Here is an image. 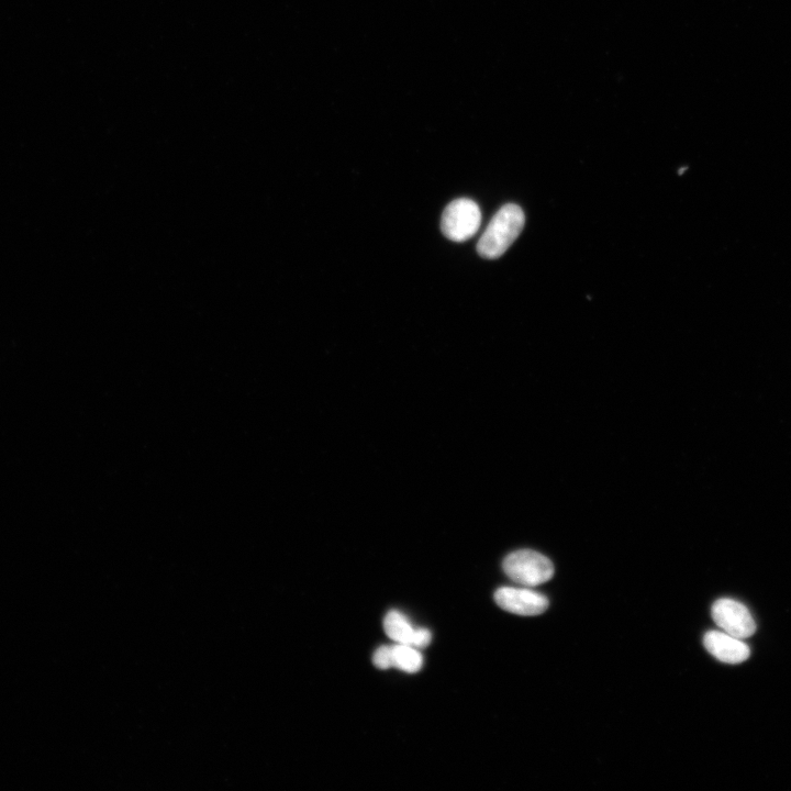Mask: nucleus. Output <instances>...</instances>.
<instances>
[{"label": "nucleus", "instance_id": "obj_10", "mask_svg": "<svg viewBox=\"0 0 791 791\" xmlns=\"http://www.w3.org/2000/svg\"><path fill=\"white\" fill-rule=\"evenodd\" d=\"M687 169H688L687 167L681 168V169L679 170V174L681 175V174H682L684 170H687Z\"/></svg>", "mask_w": 791, "mask_h": 791}, {"label": "nucleus", "instance_id": "obj_3", "mask_svg": "<svg viewBox=\"0 0 791 791\" xmlns=\"http://www.w3.org/2000/svg\"><path fill=\"white\" fill-rule=\"evenodd\" d=\"M481 224L478 204L470 199L452 201L444 210L441 220L443 234L454 242H464L474 236Z\"/></svg>", "mask_w": 791, "mask_h": 791}, {"label": "nucleus", "instance_id": "obj_5", "mask_svg": "<svg viewBox=\"0 0 791 791\" xmlns=\"http://www.w3.org/2000/svg\"><path fill=\"white\" fill-rule=\"evenodd\" d=\"M494 601L501 609L524 616L542 614L548 608L544 594L527 588L501 587L494 592Z\"/></svg>", "mask_w": 791, "mask_h": 791}, {"label": "nucleus", "instance_id": "obj_9", "mask_svg": "<svg viewBox=\"0 0 791 791\" xmlns=\"http://www.w3.org/2000/svg\"><path fill=\"white\" fill-rule=\"evenodd\" d=\"M372 662L379 669L393 667L392 646L382 645L378 647L374 653Z\"/></svg>", "mask_w": 791, "mask_h": 791}, {"label": "nucleus", "instance_id": "obj_8", "mask_svg": "<svg viewBox=\"0 0 791 791\" xmlns=\"http://www.w3.org/2000/svg\"><path fill=\"white\" fill-rule=\"evenodd\" d=\"M393 667L408 673L417 672L423 666V656L419 648L408 645H392Z\"/></svg>", "mask_w": 791, "mask_h": 791}, {"label": "nucleus", "instance_id": "obj_7", "mask_svg": "<svg viewBox=\"0 0 791 791\" xmlns=\"http://www.w3.org/2000/svg\"><path fill=\"white\" fill-rule=\"evenodd\" d=\"M703 644L712 656L726 664H739L749 657V647L744 640L724 631H709Z\"/></svg>", "mask_w": 791, "mask_h": 791}, {"label": "nucleus", "instance_id": "obj_4", "mask_svg": "<svg viewBox=\"0 0 791 791\" xmlns=\"http://www.w3.org/2000/svg\"><path fill=\"white\" fill-rule=\"evenodd\" d=\"M711 612L714 622L724 632L735 637L744 639L756 631V624L749 610L736 600L718 599L713 603Z\"/></svg>", "mask_w": 791, "mask_h": 791}, {"label": "nucleus", "instance_id": "obj_1", "mask_svg": "<svg viewBox=\"0 0 791 791\" xmlns=\"http://www.w3.org/2000/svg\"><path fill=\"white\" fill-rule=\"evenodd\" d=\"M525 222L522 209L514 204L503 205L491 219L478 244V254L488 259L502 256L520 235Z\"/></svg>", "mask_w": 791, "mask_h": 791}, {"label": "nucleus", "instance_id": "obj_2", "mask_svg": "<svg viewBox=\"0 0 791 791\" xmlns=\"http://www.w3.org/2000/svg\"><path fill=\"white\" fill-rule=\"evenodd\" d=\"M502 567L509 578L525 587L539 586L554 575L552 561L531 549H520L509 554Z\"/></svg>", "mask_w": 791, "mask_h": 791}, {"label": "nucleus", "instance_id": "obj_6", "mask_svg": "<svg viewBox=\"0 0 791 791\" xmlns=\"http://www.w3.org/2000/svg\"><path fill=\"white\" fill-rule=\"evenodd\" d=\"M383 630L393 642L416 648L426 647L432 639V633L427 628L413 627L408 617L398 610H391L386 614Z\"/></svg>", "mask_w": 791, "mask_h": 791}]
</instances>
